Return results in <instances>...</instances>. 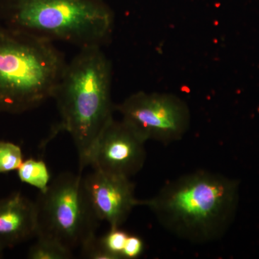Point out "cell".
<instances>
[{"label": "cell", "instance_id": "cell-2", "mask_svg": "<svg viewBox=\"0 0 259 259\" xmlns=\"http://www.w3.org/2000/svg\"><path fill=\"white\" fill-rule=\"evenodd\" d=\"M112 64L101 47H88L66 64L53 99L60 122L49 142L60 132L69 133L79 156L80 171L88 166L90 151L113 116L111 99Z\"/></svg>", "mask_w": 259, "mask_h": 259}, {"label": "cell", "instance_id": "cell-3", "mask_svg": "<svg viewBox=\"0 0 259 259\" xmlns=\"http://www.w3.org/2000/svg\"><path fill=\"white\" fill-rule=\"evenodd\" d=\"M0 21L17 31L81 49L108 41L114 14L105 0H0Z\"/></svg>", "mask_w": 259, "mask_h": 259}, {"label": "cell", "instance_id": "cell-6", "mask_svg": "<svg viewBox=\"0 0 259 259\" xmlns=\"http://www.w3.org/2000/svg\"><path fill=\"white\" fill-rule=\"evenodd\" d=\"M116 110L146 141L166 144L178 141L190 127V109L173 95L139 92L127 97Z\"/></svg>", "mask_w": 259, "mask_h": 259}, {"label": "cell", "instance_id": "cell-7", "mask_svg": "<svg viewBox=\"0 0 259 259\" xmlns=\"http://www.w3.org/2000/svg\"><path fill=\"white\" fill-rule=\"evenodd\" d=\"M146 142L125 121L115 120L112 117L95 141L88 166L131 178L144 166Z\"/></svg>", "mask_w": 259, "mask_h": 259}, {"label": "cell", "instance_id": "cell-14", "mask_svg": "<svg viewBox=\"0 0 259 259\" xmlns=\"http://www.w3.org/2000/svg\"><path fill=\"white\" fill-rule=\"evenodd\" d=\"M144 251V241L139 236L129 235L124 248L122 259L138 258L142 255Z\"/></svg>", "mask_w": 259, "mask_h": 259}, {"label": "cell", "instance_id": "cell-1", "mask_svg": "<svg viewBox=\"0 0 259 259\" xmlns=\"http://www.w3.org/2000/svg\"><path fill=\"white\" fill-rule=\"evenodd\" d=\"M238 202L236 181L197 171L168 182L152 198L139 200L166 230L194 243L220 239L228 231Z\"/></svg>", "mask_w": 259, "mask_h": 259}, {"label": "cell", "instance_id": "cell-5", "mask_svg": "<svg viewBox=\"0 0 259 259\" xmlns=\"http://www.w3.org/2000/svg\"><path fill=\"white\" fill-rule=\"evenodd\" d=\"M35 204L37 238L54 240L73 251L96 236L100 221L80 175L61 174L39 192Z\"/></svg>", "mask_w": 259, "mask_h": 259}, {"label": "cell", "instance_id": "cell-8", "mask_svg": "<svg viewBox=\"0 0 259 259\" xmlns=\"http://www.w3.org/2000/svg\"><path fill=\"white\" fill-rule=\"evenodd\" d=\"M83 181L97 218L106 221L110 228H120L132 209L139 206L135 185L127 177L94 170Z\"/></svg>", "mask_w": 259, "mask_h": 259}, {"label": "cell", "instance_id": "cell-4", "mask_svg": "<svg viewBox=\"0 0 259 259\" xmlns=\"http://www.w3.org/2000/svg\"><path fill=\"white\" fill-rule=\"evenodd\" d=\"M66 64L54 42L0 25V112L24 113L53 98Z\"/></svg>", "mask_w": 259, "mask_h": 259}, {"label": "cell", "instance_id": "cell-12", "mask_svg": "<svg viewBox=\"0 0 259 259\" xmlns=\"http://www.w3.org/2000/svg\"><path fill=\"white\" fill-rule=\"evenodd\" d=\"M129 234L120 228H110L105 236L97 237V243L107 259H122L124 248Z\"/></svg>", "mask_w": 259, "mask_h": 259}, {"label": "cell", "instance_id": "cell-10", "mask_svg": "<svg viewBox=\"0 0 259 259\" xmlns=\"http://www.w3.org/2000/svg\"><path fill=\"white\" fill-rule=\"evenodd\" d=\"M18 175L22 182L38 189L40 192L47 190L50 184V172L42 160H25L19 167Z\"/></svg>", "mask_w": 259, "mask_h": 259}, {"label": "cell", "instance_id": "cell-11", "mask_svg": "<svg viewBox=\"0 0 259 259\" xmlns=\"http://www.w3.org/2000/svg\"><path fill=\"white\" fill-rule=\"evenodd\" d=\"M72 252L54 240L37 238V241L29 248L27 257L30 259H69L72 258Z\"/></svg>", "mask_w": 259, "mask_h": 259}, {"label": "cell", "instance_id": "cell-15", "mask_svg": "<svg viewBox=\"0 0 259 259\" xmlns=\"http://www.w3.org/2000/svg\"><path fill=\"white\" fill-rule=\"evenodd\" d=\"M3 252H4V250H3V248H0V258H3Z\"/></svg>", "mask_w": 259, "mask_h": 259}, {"label": "cell", "instance_id": "cell-13", "mask_svg": "<svg viewBox=\"0 0 259 259\" xmlns=\"http://www.w3.org/2000/svg\"><path fill=\"white\" fill-rule=\"evenodd\" d=\"M23 161V151L18 145L0 141V174L18 171Z\"/></svg>", "mask_w": 259, "mask_h": 259}, {"label": "cell", "instance_id": "cell-9", "mask_svg": "<svg viewBox=\"0 0 259 259\" xmlns=\"http://www.w3.org/2000/svg\"><path fill=\"white\" fill-rule=\"evenodd\" d=\"M36 236L35 202L20 192L0 199V248H13Z\"/></svg>", "mask_w": 259, "mask_h": 259}]
</instances>
